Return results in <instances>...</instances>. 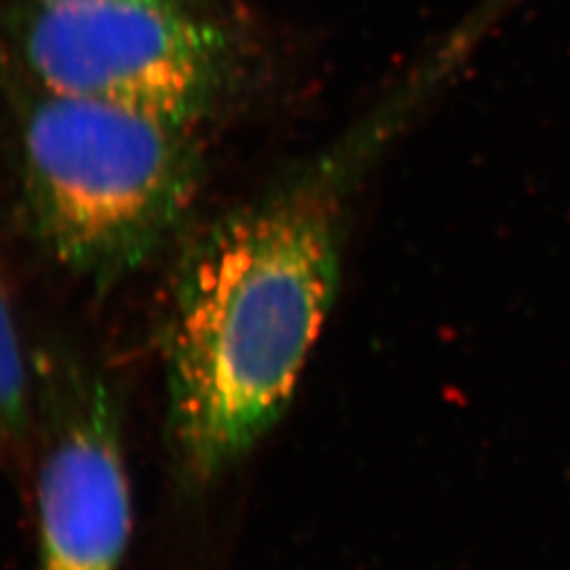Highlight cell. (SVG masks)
<instances>
[{
    "label": "cell",
    "mask_w": 570,
    "mask_h": 570,
    "mask_svg": "<svg viewBox=\"0 0 570 570\" xmlns=\"http://www.w3.org/2000/svg\"><path fill=\"white\" fill-rule=\"evenodd\" d=\"M412 108L414 91L397 94L186 245L164 332L167 433L186 484L220 478L284 416L338 292L351 193Z\"/></svg>",
    "instance_id": "1"
},
{
    "label": "cell",
    "mask_w": 570,
    "mask_h": 570,
    "mask_svg": "<svg viewBox=\"0 0 570 570\" xmlns=\"http://www.w3.org/2000/svg\"><path fill=\"white\" fill-rule=\"evenodd\" d=\"M32 89L18 121L28 225L85 284H121L193 212L205 174L199 127Z\"/></svg>",
    "instance_id": "2"
},
{
    "label": "cell",
    "mask_w": 570,
    "mask_h": 570,
    "mask_svg": "<svg viewBox=\"0 0 570 570\" xmlns=\"http://www.w3.org/2000/svg\"><path fill=\"white\" fill-rule=\"evenodd\" d=\"M11 41L42 91L188 127L220 112L245 75L237 39L174 0L32 4L11 21Z\"/></svg>",
    "instance_id": "3"
},
{
    "label": "cell",
    "mask_w": 570,
    "mask_h": 570,
    "mask_svg": "<svg viewBox=\"0 0 570 570\" xmlns=\"http://www.w3.org/2000/svg\"><path fill=\"white\" fill-rule=\"evenodd\" d=\"M47 412L39 469V570H119L131 530L121 410L96 367L51 351L37 366Z\"/></svg>",
    "instance_id": "4"
},
{
    "label": "cell",
    "mask_w": 570,
    "mask_h": 570,
    "mask_svg": "<svg viewBox=\"0 0 570 570\" xmlns=\"http://www.w3.org/2000/svg\"><path fill=\"white\" fill-rule=\"evenodd\" d=\"M32 376L13 311L0 285V450L18 444L30 428Z\"/></svg>",
    "instance_id": "5"
},
{
    "label": "cell",
    "mask_w": 570,
    "mask_h": 570,
    "mask_svg": "<svg viewBox=\"0 0 570 570\" xmlns=\"http://www.w3.org/2000/svg\"><path fill=\"white\" fill-rule=\"evenodd\" d=\"M98 2H106V0H32V4L49 7V9H75V7H87Z\"/></svg>",
    "instance_id": "6"
}]
</instances>
